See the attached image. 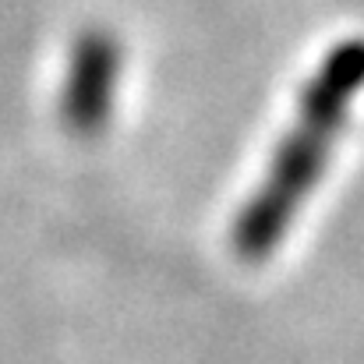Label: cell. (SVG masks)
Instances as JSON below:
<instances>
[{
  "label": "cell",
  "mask_w": 364,
  "mask_h": 364,
  "mask_svg": "<svg viewBox=\"0 0 364 364\" xmlns=\"http://www.w3.org/2000/svg\"><path fill=\"white\" fill-rule=\"evenodd\" d=\"M124 71V46L110 28H82L64 57L57 110L60 121L78 138L107 131L117 107Z\"/></svg>",
  "instance_id": "2"
},
{
  "label": "cell",
  "mask_w": 364,
  "mask_h": 364,
  "mask_svg": "<svg viewBox=\"0 0 364 364\" xmlns=\"http://www.w3.org/2000/svg\"><path fill=\"white\" fill-rule=\"evenodd\" d=\"M364 85V43H347L326 60V68L315 75L308 89V107L301 110V121L290 131L287 145L276 156V166L269 170V181L258 188L251 205L241 213L234 244L244 258H262L269 244L283 234L290 223V213L297 198H304L308 184L322 170V156L336 138V127L343 121L347 100L354 89Z\"/></svg>",
  "instance_id": "1"
}]
</instances>
